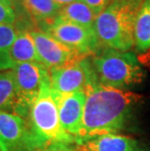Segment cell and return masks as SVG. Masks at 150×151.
<instances>
[{
  "mask_svg": "<svg viewBox=\"0 0 150 151\" xmlns=\"http://www.w3.org/2000/svg\"><path fill=\"white\" fill-rule=\"evenodd\" d=\"M77 144V151H140L135 139L118 134L95 137Z\"/></svg>",
  "mask_w": 150,
  "mask_h": 151,
  "instance_id": "obj_11",
  "label": "cell"
},
{
  "mask_svg": "<svg viewBox=\"0 0 150 151\" xmlns=\"http://www.w3.org/2000/svg\"><path fill=\"white\" fill-rule=\"evenodd\" d=\"M46 151H77V150H72L70 149L68 146H63V147H56V148H51Z\"/></svg>",
  "mask_w": 150,
  "mask_h": 151,
  "instance_id": "obj_21",
  "label": "cell"
},
{
  "mask_svg": "<svg viewBox=\"0 0 150 151\" xmlns=\"http://www.w3.org/2000/svg\"><path fill=\"white\" fill-rule=\"evenodd\" d=\"M81 1L84 2L85 4H87L98 16V15H100L113 0H81Z\"/></svg>",
  "mask_w": 150,
  "mask_h": 151,
  "instance_id": "obj_19",
  "label": "cell"
},
{
  "mask_svg": "<svg viewBox=\"0 0 150 151\" xmlns=\"http://www.w3.org/2000/svg\"><path fill=\"white\" fill-rule=\"evenodd\" d=\"M91 60L98 82L104 86L123 90L140 84L145 78L144 70L131 52L106 48L93 56Z\"/></svg>",
  "mask_w": 150,
  "mask_h": 151,
  "instance_id": "obj_4",
  "label": "cell"
},
{
  "mask_svg": "<svg viewBox=\"0 0 150 151\" xmlns=\"http://www.w3.org/2000/svg\"><path fill=\"white\" fill-rule=\"evenodd\" d=\"M53 1L55 2L57 5H59L60 7H63V6L68 5L70 3L76 1V0H53Z\"/></svg>",
  "mask_w": 150,
  "mask_h": 151,
  "instance_id": "obj_20",
  "label": "cell"
},
{
  "mask_svg": "<svg viewBox=\"0 0 150 151\" xmlns=\"http://www.w3.org/2000/svg\"><path fill=\"white\" fill-rule=\"evenodd\" d=\"M142 0H113L98 15L95 31L100 42L109 49L129 52L135 47V22Z\"/></svg>",
  "mask_w": 150,
  "mask_h": 151,
  "instance_id": "obj_3",
  "label": "cell"
},
{
  "mask_svg": "<svg viewBox=\"0 0 150 151\" xmlns=\"http://www.w3.org/2000/svg\"><path fill=\"white\" fill-rule=\"evenodd\" d=\"M85 93L84 114L76 143L122 130L131 111L142 99V96L136 93L100 83L90 84Z\"/></svg>",
  "mask_w": 150,
  "mask_h": 151,
  "instance_id": "obj_1",
  "label": "cell"
},
{
  "mask_svg": "<svg viewBox=\"0 0 150 151\" xmlns=\"http://www.w3.org/2000/svg\"><path fill=\"white\" fill-rule=\"evenodd\" d=\"M51 88L60 94H69L85 89L98 82L92 60L85 58L71 65L50 69Z\"/></svg>",
  "mask_w": 150,
  "mask_h": 151,
  "instance_id": "obj_7",
  "label": "cell"
},
{
  "mask_svg": "<svg viewBox=\"0 0 150 151\" xmlns=\"http://www.w3.org/2000/svg\"><path fill=\"white\" fill-rule=\"evenodd\" d=\"M10 57L15 66L24 63H40L31 30L24 28L18 31L11 47Z\"/></svg>",
  "mask_w": 150,
  "mask_h": 151,
  "instance_id": "obj_12",
  "label": "cell"
},
{
  "mask_svg": "<svg viewBox=\"0 0 150 151\" xmlns=\"http://www.w3.org/2000/svg\"><path fill=\"white\" fill-rule=\"evenodd\" d=\"M149 151H150V150H149Z\"/></svg>",
  "mask_w": 150,
  "mask_h": 151,
  "instance_id": "obj_23",
  "label": "cell"
},
{
  "mask_svg": "<svg viewBox=\"0 0 150 151\" xmlns=\"http://www.w3.org/2000/svg\"><path fill=\"white\" fill-rule=\"evenodd\" d=\"M27 120L36 151L69 146L75 142V137L66 133L60 124L50 79L41 87L39 94L31 104Z\"/></svg>",
  "mask_w": 150,
  "mask_h": 151,
  "instance_id": "obj_2",
  "label": "cell"
},
{
  "mask_svg": "<svg viewBox=\"0 0 150 151\" xmlns=\"http://www.w3.org/2000/svg\"><path fill=\"white\" fill-rule=\"evenodd\" d=\"M20 2L24 11L42 25L55 20L62 9L53 0H20Z\"/></svg>",
  "mask_w": 150,
  "mask_h": 151,
  "instance_id": "obj_14",
  "label": "cell"
},
{
  "mask_svg": "<svg viewBox=\"0 0 150 151\" xmlns=\"http://www.w3.org/2000/svg\"><path fill=\"white\" fill-rule=\"evenodd\" d=\"M17 89V106L15 114L27 119L31 104L42 85L50 79V70L40 63H24L12 69Z\"/></svg>",
  "mask_w": 150,
  "mask_h": 151,
  "instance_id": "obj_5",
  "label": "cell"
},
{
  "mask_svg": "<svg viewBox=\"0 0 150 151\" xmlns=\"http://www.w3.org/2000/svg\"><path fill=\"white\" fill-rule=\"evenodd\" d=\"M0 2L4 3V4H6V5L11 6V7L15 8V0H0Z\"/></svg>",
  "mask_w": 150,
  "mask_h": 151,
  "instance_id": "obj_22",
  "label": "cell"
},
{
  "mask_svg": "<svg viewBox=\"0 0 150 151\" xmlns=\"http://www.w3.org/2000/svg\"><path fill=\"white\" fill-rule=\"evenodd\" d=\"M59 17L74 24H80L82 27L94 28L95 19L98 16L87 4H85L81 0H76L68 5L62 7Z\"/></svg>",
  "mask_w": 150,
  "mask_h": 151,
  "instance_id": "obj_15",
  "label": "cell"
},
{
  "mask_svg": "<svg viewBox=\"0 0 150 151\" xmlns=\"http://www.w3.org/2000/svg\"><path fill=\"white\" fill-rule=\"evenodd\" d=\"M17 16L15 13V8L0 2V24H11L16 22Z\"/></svg>",
  "mask_w": 150,
  "mask_h": 151,
  "instance_id": "obj_18",
  "label": "cell"
},
{
  "mask_svg": "<svg viewBox=\"0 0 150 151\" xmlns=\"http://www.w3.org/2000/svg\"><path fill=\"white\" fill-rule=\"evenodd\" d=\"M53 93L58 105L60 124L63 130L76 139L82 126L86 93L85 91L69 94H60L54 91Z\"/></svg>",
  "mask_w": 150,
  "mask_h": 151,
  "instance_id": "obj_10",
  "label": "cell"
},
{
  "mask_svg": "<svg viewBox=\"0 0 150 151\" xmlns=\"http://www.w3.org/2000/svg\"><path fill=\"white\" fill-rule=\"evenodd\" d=\"M17 89L13 70L0 71V110L15 113Z\"/></svg>",
  "mask_w": 150,
  "mask_h": 151,
  "instance_id": "obj_16",
  "label": "cell"
},
{
  "mask_svg": "<svg viewBox=\"0 0 150 151\" xmlns=\"http://www.w3.org/2000/svg\"><path fill=\"white\" fill-rule=\"evenodd\" d=\"M42 30L85 57L95 56L103 50L95 28L82 27L59 16L49 24H43Z\"/></svg>",
  "mask_w": 150,
  "mask_h": 151,
  "instance_id": "obj_6",
  "label": "cell"
},
{
  "mask_svg": "<svg viewBox=\"0 0 150 151\" xmlns=\"http://www.w3.org/2000/svg\"><path fill=\"white\" fill-rule=\"evenodd\" d=\"M18 31L11 24H0V71L11 70L15 67L10 51Z\"/></svg>",
  "mask_w": 150,
  "mask_h": 151,
  "instance_id": "obj_17",
  "label": "cell"
},
{
  "mask_svg": "<svg viewBox=\"0 0 150 151\" xmlns=\"http://www.w3.org/2000/svg\"><path fill=\"white\" fill-rule=\"evenodd\" d=\"M135 48L138 53L150 49V0H142L135 22Z\"/></svg>",
  "mask_w": 150,
  "mask_h": 151,
  "instance_id": "obj_13",
  "label": "cell"
},
{
  "mask_svg": "<svg viewBox=\"0 0 150 151\" xmlns=\"http://www.w3.org/2000/svg\"><path fill=\"white\" fill-rule=\"evenodd\" d=\"M31 34L34 38L40 63L49 70L55 67L71 65L88 58L78 51L60 42L58 39L42 29L31 30Z\"/></svg>",
  "mask_w": 150,
  "mask_h": 151,
  "instance_id": "obj_8",
  "label": "cell"
},
{
  "mask_svg": "<svg viewBox=\"0 0 150 151\" xmlns=\"http://www.w3.org/2000/svg\"><path fill=\"white\" fill-rule=\"evenodd\" d=\"M0 151H36L27 119L0 110Z\"/></svg>",
  "mask_w": 150,
  "mask_h": 151,
  "instance_id": "obj_9",
  "label": "cell"
}]
</instances>
